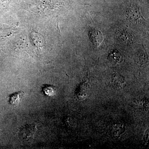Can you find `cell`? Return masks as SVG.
I'll return each mask as SVG.
<instances>
[{
    "instance_id": "obj_1",
    "label": "cell",
    "mask_w": 149,
    "mask_h": 149,
    "mask_svg": "<svg viewBox=\"0 0 149 149\" xmlns=\"http://www.w3.org/2000/svg\"><path fill=\"white\" fill-rule=\"evenodd\" d=\"M90 35L93 45L96 47H99L103 40V36L102 32L97 29H93L90 31Z\"/></svg>"
},
{
    "instance_id": "obj_2",
    "label": "cell",
    "mask_w": 149,
    "mask_h": 149,
    "mask_svg": "<svg viewBox=\"0 0 149 149\" xmlns=\"http://www.w3.org/2000/svg\"><path fill=\"white\" fill-rule=\"evenodd\" d=\"M36 131V127L35 125H27L22 128L20 135L23 139H31L34 137Z\"/></svg>"
},
{
    "instance_id": "obj_3",
    "label": "cell",
    "mask_w": 149,
    "mask_h": 149,
    "mask_svg": "<svg viewBox=\"0 0 149 149\" xmlns=\"http://www.w3.org/2000/svg\"><path fill=\"white\" fill-rule=\"evenodd\" d=\"M111 83L113 87L116 89H121L125 85L124 78L118 74H114L113 75Z\"/></svg>"
},
{
    "instance_id": "obj_4",
    "label": "cell",
    "mask_w": 149,
    "mask_h": 149,
    "mask_svg": "<svg viewBox=\"0 0 149 149\" xmlns=\"http://www.w3.org/2000/svg\"><path fill=\"white\" fill-rule=\"evenodd\" d=\"M128 17L132 21L137 22L142 18L140 10L136 7H130L128 10Z\"/></svg>"
},
{
    "instance_id": "obj_5",
    "label": "cell",
    "mask_w": 149,
    "mask_h": 149,
    "mask_svg": "<svg viewBox=\"0 0 149 149\" xmlns=\"http://www.w3.org/2000/svg\"><path fill=\"white\" fill-rule=\"evenodd\" d=\"M89 88L88 84L83 83L79 85L76 91L77 97L80 99H84L88 96L89 93Z\"/></svg>"
},
{
    "instance_id": "obj_6",
    "label": "cell",
    "mask_w": 149,
    "mask_h": 149,
    "mask_svg": "<svg viewBox=\"0 0 149 149\" xmlns=\"http://www.w3.org/2000/svg\"><path fill=\"white\" fill-rule=\"evenodd\" d=\"M22 93H16L12 94L10 96V103L13 106H16L19 103L21 100Z\"/></svg>"
},
{
    "instance_id": "obj_7",
    "label": "cell",
    "mask_w": 149,
    "mask_h": 149,
    "mask_svg": "<svg viewBox=\"0 0 149 149\" xmlns=\"http://www.w3.org/2000/svg\"><path fill=\"white\" fill-rule=\"evenodd\" d=\"M125 128L122 124H116L112 128V133L114 136H118L125 132Z\"/></svg>"
},
{
    "instance_id": "obj_8",
    "label": "cell",
    "mask_w": 149,
    "mask_h": 149,
    "mask_svg": "<svg viewBox=\"0 0 149 149\" xmlns=\"http://www.w3.org/2000/svg\"><path fill=\"white\" fill-rule=\"evenodd\" d=\"M42 90L45 95L49 97L54 96L56 93V88L52 86H45Z\"/></svg>"
}]
</instances>
